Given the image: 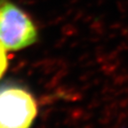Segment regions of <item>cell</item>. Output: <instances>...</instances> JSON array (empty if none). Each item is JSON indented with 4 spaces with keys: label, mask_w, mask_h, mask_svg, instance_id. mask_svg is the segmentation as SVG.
Wrapping results in <instances>:
<instances>
[{
    "label": "cell",
    "mask_w": 128,
    "mask_h": 128,
    "mask_svg": "<svg viewBox=\"0 0 128 128\" xmlns=\"http://www.w3.org/2000/svg\"><path fill=\"white\" fill-rule=\"evenodd\" d=\"M36 116L32 95L16 86L0 87V128H30Z\"/></svg>",
    "instance_id": "2"
},
{
    "label": "cell",
    "mask_w": 128,
    "mask_h": 128,
    "mask_svg": "<svg viewBox=\"0 0 128 128\" xmlns=\"http://www.w3.org/2000/svg\"><path fill=\"white\" fill-rule=\"evenodd\" d=\"M6 49L2 43L0 42V78L4 75V71L7 68V55H6Z\"/></svg>",
    "instance_id": "3"
},
{
    "label": "cell",
    "mask_w": 128,
    "mask_h": 128,
    "mask_svg": "<svg viewBox=\"0 0 128 128\" xmlns=\"http://www.w3.org/2000/svg\"><path fill=\"white\" fill-rule=\"evenodd\" d=\"M38 31L26 12L8 0H0V42L6 50H20L34 44Z\"/></svg>",
    "instance_id": "1"
}]
</instances>
